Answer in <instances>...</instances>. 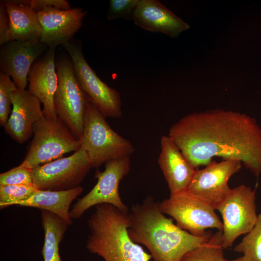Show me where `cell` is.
Wrapping results in <instances>:
<instances>
[{
  "label": "cell",
  "instance_id": "obj_1",
  "mask_svg": "<svg viewBox=\"0 0 261 261\" xmlns=\"http://www.w3.org/2000/svg\"><path fill=\"white\" fill-rule=\"evenodd\" d=\"M168 136L196 169L214 157L238 160L261 174V127L245 114L220 109L194 112L170 128Z\"/></svg>",
  "mask_w": 261,
  "mask_h": 261
},
{
  "label": "cell",
  "instance_id": "obj_2",
  "mask_svg": "<svg viewBox=\"0 0 261 261\" xmlns=\"http://www.w3.org/2000/svg\"><path fill=\"white\" fill-rule=\"evenodd\" d=\"M130 238L145 246L153 261H180L187 252L207 242L213 234L195 236L181 229L160 211L149 197L134 204L128 212Z\"/></svg>",
  "mask_w": 261,
  "mask_h": 261
},
{
  "label": "cell",
  "instance_id": "obj_3",
  "mask_svg": "<svg viewBox=\"0 0 261 261\" xmlns=\"http://www.w3.org/2000/svg\"><path fill=\"white\" fill-rule=\"evenodd\" d=\"M87 224L90 230L86 248L104 261H150L145 252L130 237L128 213L108 203L95 206Z\"/></svg>",
  "mask_w": 261,
  "mask_h": 261
},
{
  "label": "cell",
  "instance_id": "obj_4",
  "mask_svg": "<svg viewBox=\"0 0 261 261\" xmlns=\"http://www.w3.org/2000/svg\"><path fill=\"white\" fill-rule=\"evenodd\" d=\"M105 117L89 101L80 141L92 168H98L111 160L130 156L135 151L131 142L114 130Z\"/></svg>",
  "mask_w": 261,
  "mask_h": 261
},
{
  "label": "cell",
  "instance_id": "obj_5",
  "mask_svg": "<svg viewBox=\"0 0 261 261\" xmlns=\"http://www.w3.org/2000/svg\"><path fill=\"white\" fill-rule=\"evenodd\" d=\"M33 134L28 152L21 163L30 169L61 158L81 147L80 140L58 118L44 116L34 124Z\"/></svg>",
  "mask_w": 261,
  "mask_h": 261
},
{
  "label": "cell",
  "instance_id": "obj_6",
  "mask_svg": "<svg viewBox=\"0 0 261 261\" xmlns=\"http://www.w3.org/2000/svg\"><path fill=\"white\" fill-rule=\"evenodd\" d=\"M56 65L58 85L55 108L58 118L80 140L89 101L75 75L72 61L63 58Z\"/></svg>",
  "mask_w": 261,
  "mask_h": 261
},
{
  "label": "cell",
  "instance_id": "obj_7",
  "mask_svg": "<svg viewBox=\"0 0 261 261\" xmlns=\"http://www.w3.org/2000/svg\"><path fill=\"white\" fill-rule=\"evenodd\" d=\"M256 188L245 185L232 188L229 193L215 207L222 218V246H232L242 234L249 232L255 226L256 212Z\"/></svg>",
  "mask_w": 261,
  "mask_h": 261
},
{
  "label": "cell",
  "instance_id": "obj_8",
  "mask_svg": "<svg viewBox=\"0 0 261 261\" xmlns=\"http://www.w3.org/2000/svg\"><path fill=\"white\" fill-rule=\"evenodd\" d=\"M159 203L164 214L172 217L179 227L194 235L203 236L208 229L222 231V222L214 207L186 190L171 194Z\"/></svg>",
  "mask_w": 261,
  "mask_h": 261
},
{
  "label": "cell",
  "instance_id": "obj_9",
  "mask_svg": "<svg viewBox=\"0 0 261 261\" xmlns=\"http://www.w3.org/2000/svg\"><path fill=\"white\" fill-rule=\"evenodd\" d=\"M130 156L111 160L105 163V169L97 170L95 177L96 184L83 197L79 199L70 211L72 219L80 218L91 207L101 203L112 204L120 210L128 213L127 206L122 202L119 193L120 181L130 169Z\"/></svg>",
  "mask_w": 261,
  "mask_h": 261
},
{
  "label": "cell",
  "instance_id": "obj_10",
  "mask_svg": "<svg viewBox=\"0 0 261 261\" xmlns=\"http://www.w3.org/2000/svg\"><path fill=\"white\" fill-rule=\"evenodd\" d=\"M62 46L71 58L75 75L88 101L104 117H121V102L119 92L97 75L86 61L79 45L68 42Z\"/></svg>",
  "mask_w": 261,
  "mask_h": 261
},
{
  "label": "cell",
  "instance_id": "obj_11",
  "mask_svg": "<svg viewBox=\"0 0 261 261\" xmlns=\"http://www.w3.org/2000/svg\"><path fill=\"white\" fill-rule=\"evenodd\" d=\"M91 168L90 161L81 147L68 157L33 168V183L40 190L73 189L80 186Z\"/></svg>",
  "mask_w": 261,
  "mask_h": 261
},
{
  "label": "cell",
  "instance_id": "obj_12",
  "mask_svg": "<svg viewBox=\"0 0 261 261\" xmlns=\"http://www.w3.org/2000/svg\"><path fill=\"white\" fill-rule=\"evenodd\" d=\"M236 160L212 161L202 169H196L186 191L215 207L222 202L232 188L228 182L242 167Z\"/></svg>",
  "mask_w": 261,
  "mask_h": 261
},
{
  "label": "cell",
  "instance_id": "obj_13",
  "mask_svg": "<svg viewBox=\"0 0 261 261\" xmlns=\"http://www.w3.org/2000/svg\"><path fill=\"white\" fill-rule=\"evenodd\" d=\"M87 13L81 8L63 10L54 7L37 13L43 30L40 42L49 48L69 42L82 26Z\"/></svg>",
  "mask_w": 261,
  "mask_h": 261
},
{
  "label": "cell",
  "instance_id": "obj_14",
  "mask_svg": "<svg viewBox=\"0 0 261 261\" xmlns=\"http://www.w3.org/2000/svg\"><path fill=\"white\" fill-rule=\"evenodd\" d=\"M46 46L40 40L14 41L5 44L0 50L1 72L11 76L18 88L25 90L30 68Z\"/></svg>",
  "mask_w": 261,
  "mask_h": 261
},
{
  "label": "cell",
  "instance_id": "obj_15",
  "mask_svg": "<svg viewBox=\"0 0 261 261\" xmlns=\"http://www.w3.org/2000/svg\"><path fill=\"white\" fill-rule=\"evenodd\" d=\"M13 109L4 127L5 132L19 144L32 135L34 124L44 116L41 102L29 90L17 88L11 93Z\"/></svg>",
  "mask_w": 261,
  "mask_h": 261
},
{
  "label": "cell",
  "instance_id": "obj_16",
  "mask_svg": "<svg viewBox=\"0 0 261 261\" xmlns=\"http://www.w3.org/2000/svg\"><path fill=\"white\" fill-rule=\"evenodd\" d=\"M56 48H49L46 55L34 62L28 74L29 91L43 104V112L50 119L58 118L54 103L58 85L55 61Z\"/></svg>",
  "mask_w": 261,
  "mask_h": 261
},
{
  "label": "cell",
  "instance_id": "obj_17",
  "mask_svg": "<svg viewBox=\"0 0 261 261\" xmlns=\"http://www.w3.org/2000/svg\"><path fill=\"white\" fill-rule=\"evenodd\" d=\"M132 19L144 29L173 38L189 28L188 24L158 0H139Z\"/></svg>",
  "mask_w": 261,
  "mask_h": 261
},
{
  "label": "cell",
  "instance_id": "obj_18",
  "mask_svg": "<svg viewBox=\"0 0 261 261\" xmlns=\"http://www.w3.org/2000/svg\"><path fill=\"white\" fill-rule=\"evenodd\" d=\"M160 145L158 162L167 183L170 195L186 190L196 169L169 136L161 137Z\"/></svg>",
  "mask_w": 261,
  "mask_h": 261
},
{
  "label": "cell",
  "instance_id": "obj_19",
  "mask_svg": "<svg viewBox=\"0 0 261 261\" xmlns=\"http://www.w3.org/2000/svg\"><path fill=\"white\" fill-rule=\"evenodd\" d=\"M3 1L10 21L9 42L40 40L43 30L37 13L27 5Z\"/></svg>",
  "mask_w": 261,
  "mask_h": 261
},
{
  "label": "cell",
  "instance_id": "obj_20",
  "mask_svg": "<svg viewBox=\"0 0 261 261\" xmlns=\"http://www.w3.org/2000/svg\"><path fill=\"white\" fill-rule=\"evenodd\" d=\"M80 186L71 189L50 191L37 189L29 198L15 205L45 210L59 216L69 225L72 223L70 216L71 203L83 191Z\"/></svg>",
  "mask_w": 261,
  "mask_h": 261
},
{
  "label": "cell",
  "instance_id": "obj_21",
  "mask_svg": "<svg viewBox=\"0 0 261 261\" xmlns=\"http://www.w3.org/2000/svg\"><path fill=\"white\" fill-rule=\"evenodd\" d=\"M41 217L44 233L41 250L44 261H62L59 245L69 225L56 214L45 210H41Z\"/></svg>",
  "mask_w": 261,
  "mask_h": 261
},
{
  "label": "cell",
  "instance_id": "obj_22",
  "mask_svg": "<svg viewBox=\"0 0 261 261\" xmlns=\"http://www.w3.org/2000/svg\"><path fill=\"white\" fill-rule=\"evenodd\" d=\"M222 233L218 231L207 242L185 254L180 261H223Z\"/></svg>",
  "mask_w": 261,
  "mask_h": 261
},
{
  "label": "cell",
  "instance_id": "obj_23",
  "mask_svg": "<svg viewBox=\"0 0 261 261\" xmlns=\"http://www.w3.org/2000/svg\"><path fill=\"white\" fill-rule=\"evenodd\" d=\"M250 261H261V213L251 230L234 248Z\"/></svg>",
  "mask_w": 261,
  "mask_h": 261
},
{
  "label": "cell",
  "instance_id": "obj_24",
  "mask_svg": "<svg viewBox=\"0 0 261 261\" xmlns=\"http://www.w3.org/2000/svg\"><path fill=\"white\" fill-rule=\"evenodd\" d=\"M38 189L33 183L29 185L0 186V208L15 205L26 200Z\"/></svg>",
  "mask_w": 261,
  "mask_h": 261
},
{
  "label": "cell",
  "instance_id": "obj_25",
  "mask_svg": "<svg viewBox=\"0 0 261 261\" xmlns=\"http://www.w3.org/2000/svg\"><path fill=\"white\" fill-rule=\"evenodd\" d=\"M17 88L10 76L0 72V125L4 127L12 109L11 93Z\"/></svg>",
  "mask_w": 261,
  "mask_h": 261
},
{
  "label": "cell",
  "instance_id": "obj_26",
  "mask_svg": "<svg viewBox=\"0 0 261 261\" xmlns=\"http://www.w3.org/2000/svg\"><path fill=\"white\" fill-rule=\"evenodd\" d=\"M32 169L22 164L0 174V186L33 184Z\"/></svg>",
  "mask_w": 261,
  "mask_h": 261
},
{
  "label": "cell",
  "instance_id": "obj_27",
  "mask_svg": "<svg viewBox=\"0 0 261 261\" xmlns=\"http://www.w3.org/2000/svg\"><path fill=\"white\" fill-rule=\"evenodd\" d=\"M139 0H111L107 14V19H132V13Z\"/></svg>",
  "mask_w": 261,
  "mask_h": 261
},
{
  "label": "cell",
  "instance_id": "obj_28",
  "mask_svg": "<svg viewBox=\"0 0 261 261\" xmlns=\"http://www.w3.org/2000/svg\"><path fill=\"white\" fill-rule=\"evenodd\" d=\"M13 1L15 3L30 6L36 13L48 7H54L63 10L71 9L69 2L65 0H13Z\"/></svg>",
  "mask_w": 261,
  "mask_h": 261
},
{
  "label": "cell",
  "instance_id": "obj_29",
  "mask_svg": "<svg viewBox=\"0 0 261 261\" xmlns=\"http://www.w3.org/2000/svg\"><path fill=\"white\" fill-rule=\"evenodd\" d=\"M10 21L7 9L3 0L0 2V45L2 46L9 43L8 33Z\"/></svg>",
  "mask_w": 261,
  "mask_h": 261
},
{
  "label": "cell",
  "instance_id": "obj_30",
  "mask_svg": "<svg viewBox=\"0 0 261 261\" xmlns=\"http://www.w3.org/2000/svg\"><path fill=\"white\" fill-rule=\"evenodd\" d=\"M223 261H250L247 258H246L245 256H242L241 257L232 260H228L224 259Z\"/></svg>",
  "mask_w": 261,
  "mask_h": 261
}]
</instances>
